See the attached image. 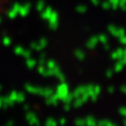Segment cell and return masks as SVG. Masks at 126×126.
<instances>
[{"mask_svg":"<svg viewBox=\"0 0 126 126\" xmlns=\"http://www.w3.org/2000/svg\"><path fill=\"white\" fill-rule=\"evenodd\" d=\"M85 122H86V125H89V126H94L97 124V122H96L95 118L92 117V116H88L87 118H85Z\"/></svg>","mask_w":126,"mask_h":126,"instance_id":"cell-8","label":"cell"},{"mask_svg":"<svg viewBox=\"0 0 126 126\" xmlns=\"http://www.w3.org/2000/svg\"><path fill=\"white\" fill-rule=\"evenodd\" d=\"M58 123H60V124H62V125H63V124H65V119H64V118H61V119L59 120Z\"/></svg>","mask_w":126,"mask_h":126,"instance_id":"cell-28","label":"cell"},{"mask_svg":"<svg viewBox=\"0 0 126 126\" xmlns=\"http://www.w3.org/2000/svg\"><path fill=\"white\" fill-rule=\"evenodd\" d=\"M97 125L99 126H113L115 125V123H113L111 121H109V120H106V119H104V120H101L99 122H97Z\"/></svg>","mask_w":126,"mask_h":126,"instance_id":"cell-9","label":"cell"},{"mask_svg":"<svg viewBox=\"0 0 126 126\" xmlns=\"http://www.w3.org/2000/svg\"><path fill=\"white\" fill-rule=\"evenodd\" d=\"M123 66H124V64L122 63L120 61H119V62L115 64V66H114V71H115V72H117V73L121 72L122 69H123Z\"/></svg>","mask_w":126,"mask_h":126,"instance_id":"cell-12","label":"cell"},{"mask_svg":"<svg viewBox=\"0 0 126 126\" xmlns=\"http://www.w3.org/2000/svg\"><path fill=\"white\" fill-rule=\"evenodd\" d=\"M52 10L53 9H51L50 7H47L45 9H44V11L42 12V14H41V17L44 19V20H48V19L50 18V14H51V12H52Z\"/></svg>","mask_w":126,"mask_h":126,"instance_id":"cell-7","label":"cell"},{"mask_svg":"<svg viewBox=\"0 0 126 126\" xmlns=\"http://www.w3.org/2000/svg\"><path fill=\"white\" fill-rule=\"evenodd\" d=\"M113 75H114V70H110V69H109V70H108L107 73H106V76L108 77V78H111Z\"/></svg>","mask_w":126,"mask_h":126,"instance_id":"cell-25","label":"cell"},{"mask_svg":"<svg viewBox=\"0 0 126 126\" xmlns=\"http://www.w3.org/2000/svg\"><path fill=\"white\" fill-rule=\"evenodd\" d=\"M76 10L80 14H83L84 12L87 11V7L84 6V5H80V6H78L76 8Z\"/></svg>","mask_w":126,"mask_h":126,"instance_id":"cell-16","label":"cell"},{"mask_svg":"<svg viewBox=\"0 0 126 126\" xmlns=\"http://www.w3.org/2000/svg\"><path fill=\"white\" fill-rule=\"evenodd\" d=\"M98 42H99V40H98V37L97 36H92L90 39L87 41L86 46H87L88 49L92 50V49H94L95 47H96V45L98 44Z\"/></svg>","mask_w":126,"mask_h":126,"instance_id":"cell-4","label":"cell"},{"mask_svg":"<svg viewBox=\"0 0 126 126\" xmlns=\"http://www.w3.org/2000/svg\"><path fill=\"white\" fill-rule=\"evenodd\" d=\"M57 124H58V122H56L53 118H49V119H47V121H46V125H48V126H55V125H57Z\"/></svg>","mask_w":126,"mask_h":126,"instance_id":"cell-14","label":"cell"},{"mask_svg":"<svg viewBox=\"0 0 126 126\" xmlns=\"http://www.w3.org/2000/svg\"><path fill=\"white\" fill-rule=\"evenodd\" d=\"M119 112H120V114H121L122 116H123L124 118H126V107H122V108H120Z\"/></svg>","mask_w":126,"mask_h":126,"instance_id":"cell-21","label":"cell"},{"mask_svg":"<svg viewBox=\"0 0 126 126\" xmlns=\"http://www.w3.org/2000/svg\"><path fill=\"white\" fill-rule=\"evenodd\" d=\"M100 93H101V87H100V86H97V85H94L93 92L91 93L89 99H91L92 101H94H94H96V100H97V98L99 97Z\"/></svg>","mask_w":126,"mask_h":126,"instance_id":"cell-3","label":"cell"},{"mask_svg":"<svg viewBox=\"0 0 126 126\" xmlns=\"http://www.w3.org/2000/svg\"><path fill=\"white\" fill-rule=\"evenodd\" d=\"M74 122H75V124H77V125H79V126H84L86 124L85 119H84V118H79V119H77Z\"/></svg>","mask_w":126,"mask_h":126,"instance_id":"cell-17","label":"cell"},{"mask_svg":"<svg viewBox=\"0 0 126 126\" xmlns=\"http://www.w3.org/2000/svg\"><path fill=\"white\" fill-rule=\"evenodd\" d=\"M70 106H71V104H64V110L65 111H69V109H70Z\"/></svg>","mask_w":126,"mask_h":126,"instance_id":"cell-26","label":"cell"},{"mask_svg":"<svg viewBox=\"0 0 126 126\" xmlns=\"http://www.w3.org/2000/svg\"><path fill=\"white\" fill-rule=\"evenodd\" d=\"M124 35H125V30H124L123 28H118L117 33H116L115 36H117L118 38H119V37H121V36H124Z\"/></svg>","mask_w":126,"mask_h":126,"instance_id":"cell-19","label":"cell"},{"mask_svg":"<svg viewBox=\"0 0 126 126\" xmlns=\"http://www.w3.org/2000/svg\"><path fill=\"white\" fill-rule=\"evenodd\" d=\"M68 94H69V90H68L67 84L65 82H61V84L56 89L55 94L58 96V98L60 100H63Z\"/></svg>","mask_w":126,"mask_h":126,"instance_id":"cell-1","label":"cell"},{"mask_svg":"<svg viewBox=\"0 0 126 126\" xmlns=\"http://www.w3.org/2000/svg\"><path fill=\"white\" fill-rule=\"evenodd\" d=\"M48 21H49V26H50V29L51 30H56L59 24L58 14H57V12L52 10V12L50 14V18L48 19Z\"/></svg>","mask_w":126,"mask_h":126,"instance_id":"cell-2","label":"cell"},{"mask_svg":"<svg viewBox=\"0 0 126 126\" xmlns=\"http://www.w3.org/2000/svg\"><path fill=\"white\" fill-rule=\"evenodd\" d=\"M44 7H45V3H44V1H39L38 2V4H37V9H39V10H42V9H44Z\"/></svg>","mask_w":126,"mask_h":126,"instance_id":"cell-22","label":"cell"},{"mask_svg":"<svg viewBox=\"0 0 126 126\" xmlns=\"http://www.w3.org/2000/svg\"><path fill=\"white\" fill-rule=\"evenodd\" d=\"M98 37V40H99V42H101L103 45H105V44H107L108 41V36H106V35H100V36H97Z\"/></svg>","mask_w":126,"mask_h":126,"instance_id":"cell-15","label":"cell"},{"mask_svg":"<svg viewBox=\"0 0 126 126\" xmlns=\"http://www.w3.org/2000/svg\"><path fill=\"white\" fill-rule=\"evenodd\" d=\"M122 54H123V50L122 49H118V50H116L114 52H112L111 53V58L113 59V60H120V59L122 58Z\"/></svg>","mask_w":126,"mask_h":126,"instance_id":"cell-6","label":"cell"},{"mask_svg":"<svg viewBox=\"0 0 126 126\" xmlns=\"http://www.w3.org/2000/svg\"><path fill=\"white\" fill-rule=\"evenodd\" d=\"M123 124L126 126V118H124V119H123Z\"/></svg>","mask_w":126,"mask_h":126,"instance_id":"cell-31","label":"cell"},{"mask_svg":"<svg viewBox=\"0 0 126 126\" xmlns=\"http://www.w3.org/2000/svg\"><path fill=\"white\" fill-rule=\"evenodd\" d=\"M59 100L60 99L58 98V96L55 94H51L49 97H47L46 103H47V105H49V106H56L58 104Z\"/></svg>","mask_w":126,"mask_h":126,"instance_id":"cell-5","label":"cell"},{"mask_svg":"<svg viewBox=\"0 0 126 126\" xmlns=\"http://www.w3.org/2000/svg\"><path fill=\"white\" fill-rule=\"evenodd\" d=\"M108 32L111 34V35L115 36V35H116V33H117L118 27L115 26V25H113V24H110V25H108Z\"/></svg>","mask_w":126,"mask_h":126,"instance_id":"cell-13","label":"cell"},{"mask_svg":"<svg viewBox=\"0 0 126 126\" xmlns=\"http://www.w3.org/2000/svg\"><path fill=\"white\" fill-rule=\"evenodd\" d=\"M119 39H120V41H121V43H122V44L126 45V35L121 36V37H119Z\"/></svg>","mask_w":126,"mask_h":126,"instance_id":"cell-24","label":"cell"},{"mask_svg":"<svg viewBox=\"0 0 126 126\" xmlns=\"http://www.w3.org/2000/svg\"><path fill=\"white\" fill-rule=\"evenodd\" d=\"M102 7H103L104 9H109L111 7V4L109 3V1H105L102 3Z\"/></svg>","mask_w":126,"mask_h":126,"instance_id":"cell-20","label":"cell"},{"mask_svg":"<svg viewBox=\"0 0 126 126\" xmlns=\"http://www.w3.org/2000/svg\"><path fill=\"white\" fill-rule=\"evenodd\" d=\"M47 69L48 68H45L44 66H39V68H38V71H40V73L42 74V75H44V76H46V73H47Z\"/></svg>","mask_w":126,"mask_h":126,"instance_id":"cell-23","label":"cell"},{"mask_svg":"<svg viewBox=\"0 0 126 126\" xmlns=\"http://www.w3.org/2000/svg\"><path fill=\"white\" fill-rule=\"evenodd\" d=\"M56 65H57V63H56V62H55L54 60H49V61H47V67L48 68L52 69V68H54Z\"/></svg>","mask_w":126,"mask_h":126,"instance_id":"cell-18","label":"cell"},{"mask_svg":"<svg viewBox=\"0 0 126 126\" xmlns=\"http://www.w3.org/2000/svg\"><path fill=\"white\" fill-rule=\"evenodd\" d=\"M108 93L109 94H113L114 92H115V88L113 87V86H110V87H108Z\"/></svg>","mask_w":126,"mask_h":126,"instance_id":"cell-27","label":"cell"},{"mask_svg":"<svg viewBox=\"0 0 126 126\" xmlns=\"http://www.w3.org/2000/svg\"><path fill=\"white\" fill-rule=\"evenodd\" d=\"M121 92H122L123 94H126V85H123L121 87Z\"/></svg>","mask_w":126,"mask_h":126,"instance_id":"cell-30","label":"cell"},{"mask_svg":"<svg viewBox=\"0 0 126 126\" xmlns=\"http://www.w3.org/2000/svg\"><path fill=\"white\" fill-rule=\"evenodd\" d=\"M75 56H76L79 60L82 61L83 59L85 58V53H84V51H82L81 50H75Z\"/></svg>","mask_w":126,"mask_h":126,"instance_id":"cell-11","label":"cell"},{"mask_svg":"<svg viewBox=\"0 0 126 126\" xmlns=\"http://www.w3.org/2000/svg\"><path fill=\"white\" fill-rule=\"evenodd\" d=\"M53 94L54 91L51 88H46V89H43V90L41 91V94L43 95V96H45L46 98L50 96L51 94Z\"/></svg>","mask_w":126,"mask_h":126,"instance_id":"cell-10","label":"cell"},{"mask_svg":"<svg viewBox=\"0 0 126 126\" xmlns=\"http://www.w3.org/2000/svg\"><path fill=\"white\" fill-rule=\"evenodd\" d=\"M91 2L94 5V6H97V5H99L100 0H91Z\"/></svg>","mask_w":126,"mask_h":126,"instance_id":"cell-29","label":"cell"}]
</instances>
